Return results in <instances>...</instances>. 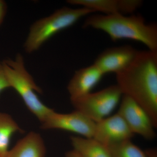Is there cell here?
<instances>
[{"instance_id":"1","label":"cell","mask_w":157,"mask_h":157,"mask_svg":"<svg viewBox=\"0 0 157 157\" xmlns=\"http://www.w3.org/2000/svg\"><path fill=\"white\" fill-rule=\"evenodd\" d=\"M117 85L142 107L157 128V52L138 51L133 62L116 74Z\"/></svg>"},{"instance_id":"2","label":"cell","mask_w":157,"mask_h":157,"mask_svg":"<svg viewBox=\"0 0 157 157\" xmlns=\"http://www.w3.org/2000/svg\"><path fill=\"white\" fill-rule=\"evenodd\" d=\"M84 28L90 27L104 31L112 41L130 39L141 42L148 50L157 52V26L147 24L141 15L95 14L85 21Z\"/></svg>"},{"instance_id":"3","label":"cell","mask_w":157,"mask_h":157,"mask_svg":"<svg viewBox=\"0 0 157 157\" xmlns=\"http://www.w3.org/2000/svg\"><path fill=\"white\" fill-rule=\"evenodd\" d=\"M2 63L11 87L17 92L41 123H43L54 110L43 104L37 95V93L42 94V89L26 69L22 56L17 54L14 59H7Z\"/></svg>"},{"instance_id":"4","label":"cell","mask_w":157,"mask_h":157,"mask_svg":"<svg viewBox=\"0 0 157 157\" xmlns=\"http://www.w3.org/2000/svg\"><path fill=\"white\" fill-rule=\"evenodd\" d=\"M87 8L72 9L64 7L48 17L38 20L30 28L24 45L26 52L33 53L45 42L63 30L74 25L82 17L94 13Z\"/></svg>"},{"instance_id":"5","label":"cell","mask_w":157,"mask_h":157,"mask_svg":"<svg viewBox=\"0 0 157 157\" xmlns=\"http://www.w3.org/2000/svg\"><path fill=\"white\" fill-rule=\"evenodd\" d=\"M122 96L119 87L115 85L70 101L75 110L97 123L112 113Z\"/></svg>"},{"instance_id":"6","label":"cell","mask_w":157,"mask_h":157,"mask_svg":"<svg viewBox=\"0 0 157 157\" xmlns=\"http://www.w3.org/2000/svg\"><path fill=\"white\" fill-rule=\"evenodd\" d=\"M125 122L131 132L152 140L156 137L154 125L145 110L128 96L123 95L117 113Z\"/></svg>"},{"instance_id":"7","label":"cell","mask_w":157,"mask_h":157,"mask_svg":"<svg viewBox=\"0 0 157 157\" xmlns=\"http://www.w3.org/2000/svg\"><path fill=\"white\" fill-rule=\"evenodd\" d=\"M95 125V122L76 110L69 113H58L54 110L41 123V128L59 129L93 138Z\"/></svg>"},{"instance_id":"8","label":"cell","mask_w":157,"mask_h":157,"mask_svg":"<svg viewBox=\"0 0 157 157\" xmlns=\"http://www.w3.org/2000/svg\"><path fill=\"white\" fill-rule=\"evenodd\" d=\"M134 135L123 119L117 113L96 123L93 138L108 147L131 140Z\"/></svg>"},{"instance_id":"9","label":"cell","mask_w":157,"mask_h":157,"mask_svg":"<svg viewBox=\"0 0 157 157\" xmlns=\"http://www.w3.org/2000/svg\"><path fill=\"white\" fill-rule=\"evenodd\" d=\"M138 51L126 45L107 48L98 56L94 64L104 75L123 71L133 62Z\"/></svg>"},{"instance_id":"10","label":"cell","mask_w":157,"mask_h":157,"mask_svg":"<svg viewBox=\"0 0 157 157\" xmlns=\"http://www.w3.org/2000/svg\"><path fill=\"white\" fill-rule=\"evenodd\" d=\"M67 3L78 5L105 15L132 14L140 8V0H69Z\"/></svg>"},{"instance_id":"11","label":"cell","mask_w":157,"mask_h":157,"mask_svg":"<svg viewBox=\"0 0 157 157\" xmlns=\"http://www.w3.org/2000/svg\"><path fill=\"white\" fill-rule=\"evenodd\" d=\"M104 75L94 64L76 71L67 86L70 100L81 98L90 93Z\"/></svg>"},{"instance_id":"12","label":"cell","mask_w":157,"mask_h":157,"mask_svg":"<svg viewBox=\"0 0 157 157\" xmlns=\"http://www.w3.org/2000/svg\"><path fill=\"white\" fill-rule=\"evenodd\" d=\"M44 140L39 133L31 132L18 140L6 157H45Z\"/></svg>"},{"instance_id":"13","label":"cell","mask_w":157,"mask_h":157,"mask_svg":"<svg viewBox=\"0 0 157 157\" xmlns=\"http://www.w3.org/2000/svg\"><path fill=\"white\" fill-rule=\"evenodd\" d=\"M73 150L81 157H111L107 147L93 138L71 136Z\"/></svg>"},{"instance_id":"14","label":"cell","mask_w":157,"mask_h":157,"mask_svg":"<svg viewBox=\"0 0 157 157\" xmlns=\"http://www.w3.org/2000/svg\"><path fill=\"white\" fill-rule=\"evenodd\" d=\"M22 129L8 113L0 112V157H6L9 152L12 136Z\"/></svg>"},{"instance_id":"15","label":"cell","mask_w":157,"mask_h":157,"mask_svg":"<svg viewBox=\"0 0 157 157\" xmlns=\"http://www.w3.org/2000/svg\"><path fill=\"white\" fill-rule=\"evenodd\" d=\"M111 157H147L145 151L133 144L126 140L107 147Z\"/></svg>"},{"instance_id":"16","label":"cell","mask_w":157,"mask_h":157,"mask_svg":"<svg viewBox=\"0 0 157 157\" xmlns=\"http://www.w3.org/2000/svg\"><path fill=\"white\" fill-rule=\"evenodd\" d=\"M11 87L2 63H0V94L6 89Z\"/></svg>"},{"instance_id":"17","label":"cell","mask_w":157,"mask_h":157,"mask_svg":"<svg viewBox=\"0 0 157 157\" xmlns=\"http://www.w3.org/2000/svg\"><path fill=\"white\" fill-rule=\"evenodd\" d=\"M7 11V4L5 1L0 0V26L2 23Z\"/></svg>"},{"instance_id":"18","label":"cell","mask_w":157,"mask_h":157,"mask_svg":"<svg viewBox=\"0 0 157 157\" xmlns=\"http://www.w3.org/2000/svg\"><path fill=\"white\" fill-rule=\"evenodd\" d=\"M147 157H157V150L155 148L148 149L145 151Z\"/></svg>"},{"instance_id":"19","label":"cell","mask_w":157,"mask_h":157,"mask_svg":"<svg viewBox=\"0 0 157 157\" xmlns=\"http://www.w3.org/2000/svg\"><path fill=\"white\" fill-rule=\"evenodd\" d=\"M65 157H81L75 151L72 150L67 152L65 155Z\"/></svg>"}]
</instances>
